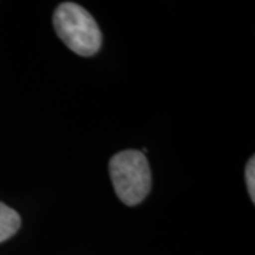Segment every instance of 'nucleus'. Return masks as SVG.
I'll return each instance as SVG.
<instances>
[{"mask_svg": "<svg viewBox=\"0 0 255 255\" xmlns=\"http://www.w3.org/2000/svg\"><path fill=\"white\" fill-rule=\"evenodd\" d=\"M54 30L65 46L81 57H91L100 51L102 33L95 21L82 6L77 3H61L54 11Z\"/></svg>", "mask_w": 255, "mask_h": 255, "instance_id": "f257e3e1", "label": "nucleus"}, {"mask_svg": "<svg viewBox=\"0 0 255 255\" xmlns=\"http://www.w3.org/2000/svg\"><path fill=\"white\" fill-rule=\"evenodd\" d=\"M110 176L118 199L129 207L145 200L152 187L146 156L139 150H124L110 160Z\"/></svg>", "mask_w": 255, "mask_h": 255, "instance_id": "f03ea898", "label": "nucleus"}, {"mask_svg": "<svg viewBox=\"0 0 255 255\" xmlns=\"http://www.w3.org/2000/svg\"><path fill=\"white\" fill-rule=\"evenodd\" d=\"M21 219L16 210L10 209L4 203H0V243L9 240L18 231Z\"/></svg>", "mask_w": 255, "mask_h": 255, "instance_id": "7ed1b4c3", "label": "nucleus"}, {"mask_svg": "<svg viewBox=\"0 0 255 255\" xmlns=\"http://www.w3.org/2000/svg\"><path fill=\"white\" fill-rule=\"evenodd\" d=\"M246 182L251 201L255 203V157L253 156L246 166Z\"/></svg>", "mask_w": 255, "mask_h": 255, "instance_id": "20e7f679", "label": "nucleus"}]
</instances>
